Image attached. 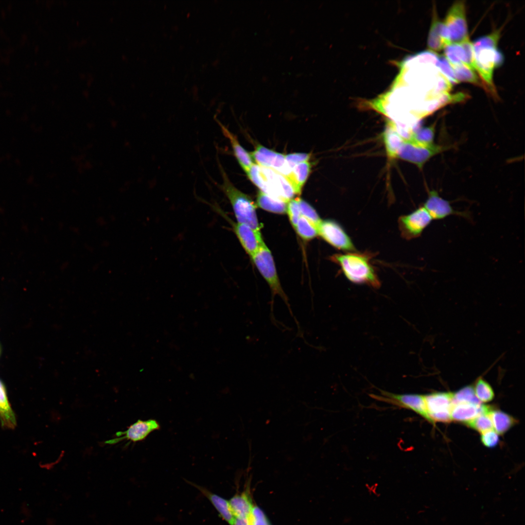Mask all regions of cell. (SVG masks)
<instances>
[{"label": "cell", "instance_id": "cell-1", "mask_svg": "<svg viewBox=\"0 0 525 525\" xmlns=\"http://www.w3.org/2000/svg\"><path fill=\"white\" fill-rule=\"evenodd\" d=\"M373 255L369 252L336 254L331 258L341 268L345 277L356 284H366L375 288L381 282L371 262Z\"/></svg>", "mask_w": 525, "mask_h": 525}, {"label": "cell", "instance_id": "cell-2", "mask_svg": "<svg viewBox=\"0 0 525 525\" xmlns=\"http://www.w3.org/2000/svg\"><path fill=\"white\" fill-rule=\"evenodd\" d=\"M218 165L222 178V183L219 187L229 200L237 222L247 225L261 234V226L258 219L255 204L248 195L235 187L220 162Z\"/></svg>", "mask_w": 525, "mask_h": 525}, {"label": "cell", "instance_id": "cell-3", "mask_svg": "<svg viewBox=\"0 0 525 525\" xmlns=\"http://www.w3.org/2000/svg\"><path fill=\"white\" fill-rule=\"evenodd\" d=\"M246 174L261 191L274 198L288 203L295 194L287 179L271 169L254 164Z\"/></svg>", "mask_w": 525, "mask_h": 525}, {"label": "cell", "instance_id": "cell-4", "mask_svg": "<svg viewBox=\"0 0 525 525\" xmlns=\"http://www.w3.org/2000/svg\"><path fill=\"white\" fill-rule=\"evenodd\" d=\"M500 32L496 31L475 39L472 44L475 70L494 92L492 76Z\"/></svg>", "mask_w": 525, "mask_h": 525}, {"label": "cell", "instance_id": "cell-5", "mask_svg": "<svg viewBox=\"0 0 525 525\" xmlns=\"http://www.w3.org/2000/svg\"><path fill=\"white\" fill-rule=\"evenodd\" d=\"M442 35L446 45L459 43L469 38L463 1H455L449 9L442 22Z\"/></svg>", "mask_w": 525, "mask_h": 525}, {"label": "cell", "instance_id": "cell-6", "mask_svg": "<svg viewBox=\"0 0 525 525\" xmlns=\"http://www.w3.org/2000/svg\"><path fill=\"white\" fill-rule=\"evenodd\" d=\"M257 269L266 281L273 294L280 296L288 305L287 297L283 291L271 253L263 243L251 257Z\"/></svg>", "mask_w": 525, "mask_h": 525}, {"label": "cell", "instance_id": "cell-7", "mask_svg": "<svg viewBox=\"0 0 525 525\" xmlns=\"http://www.w3.org/2000/svg\"><path fill=\"white\" fill-rule=\"evenodd\" d=\"M445 147L433 143L420 144L411 139H404L399 149L396 158H400L416 165L421 169L425 163L433 156L447 150Z\"/></svg>", "mask_w": 525, "mask_h": 525}, {"label": "cell", "instance_id": "cell-8", "mask_svg": "<svg viewBox=\"0 0 525 525\" xmlns=\"http://www.w3.org/2000/svg\"><path fill=\"white\" fill-rule=\"evenodd\" d=\"M433 220L423 206L411 213L400 216L398 223L401 235L406 240L420 237Z\"/></svg>", "mask_w": 525, "mask_h": 525}, {"label": "cell", "instance_id": "cell-9", "mask_svg": "<svg viewBox=\"0 0 525 525\" xmlns=\"http://www.w3.org/2000/svg\"><path fill=\"white\" fill-rule=\"evenodd\" d=\"M381 396L372 394L373 398L398 407L412 410L430 421L424 396L416 394H394L381 391Z\"/></svg>", "mask_w": 525, "mask_h": 525}, {"label": "cell", "instance_id": "cell-10", "mask_svg": "<svg viewBox=\"0 0 525 525\" xmlns=\"http://www.w3.org/2000/svg\"><path fill=\"white\" fill-rule=\"evenodd\" d=\"M317 230L318 235L334 247L347 251L356 250L350 237L337 222L332 220H322Z\"/></svg>", "mask_w": 525, "mask_h": 525}, {"label": "cell", "instance_id": "cell-11", "mask_svg": "<svg viewBox=\"0 0 525 525\" xmlns=\"http://www.w3.org/2000/svg\"><path fill=\"white\" fill-rule=\"evenodd\" d=\"M424 396L430 422H447L451 420L453 393L435 392Z\"/></svg>", "mask_w": 525, "mask_h": 525}, {"label": "cell", "instance_id": "cell-12", "mask_svg": "<svg viewBox=\"0 0 525 525\" xmlns=\"http://www.w3.org/2000/svg\"><path fill=\"white\" fill-rule=\"evenodd\" d=\"M213 210L221 215L231 225L233 231L247 254L251 257L264 243L261 234L258 233L245 224L233 222L217 206H213Z\"/></svg>", "mask_w": 525, "mask_h": 525}, {"label": "cell", "instance_id": "cell-13", "mask_svg": "<svg viewBox=\"0 0 525 525\" xmlns=\"http://www.w3.org/2000/svg\"><path fill=\"white\" fill-rule=\"evenodd\" d=\"M256 164L271 169L285 178L290 174L292 168L288 163L285 155L267 148L260 144L250 153Z\"/></svg>", "mask_w": 525, "mask_h": 525}, {"label": "cell", "instance_id": "cell-14", "mask_svg": "<svg viewBox=\"0 0 525 525\" xmlns=\"http://www.w3.org/2000/svg\"><path fill=\"white\" fill-rule=\"evenodd\" d=\"M423 206L433 220H442L451 215L462 217L468 220L472 218L470 212L455 210L450 201L441 197L435 190L428 192V198Z\"/></svg>", "mask_w": 525, "mask_h": 525}, {"label": "cell", "instance_id": "cell-15", "mask_svg": "<svg viewBox=\"0 0 525 525\" xmlns=\"http://www.w3.org/2000/svg\"><path fill=\"white\" fill-rule=\"evenodd\" d=\"M160 426L157 420L149 419L146 420H138L137 421L131 425L124 431L116 433L115 438L106 440L105 443L107 444H114L124 439L133 442L144 439L151 433L158 430Z\"/></svg>", "mask_w": 525, "mask_h": 525}, {"label": "cell", "instance_id": "cell-16", "mask_svg": "<svg viewBox=\"0 0 525 525\" xmlns=\"http://www.w3.org/2000/svg\"><path fill=\"white\" fill-rule=\"evenodd\" d=\"M443 48L451 65L463 63L473 70H475L472 44L469 38L459 43L446 44Z\"/></svg>", "mask_w": 525, "mask_h": 525}, {"label": "cell", "instance_id": "cell-17", "mask_svg": "<svg viewBox=\"0 0 525 525\" xmlns=\"http://www.w3.org/2000/svg\"><path fill=\"white\" fill-rule=\"evenodd\" d=\"M490 406L469 402L453 403L451 409V420L467 423L479 415L489 412Z\"/></svg>", "mask_w": 525, "mask_h": 525}, {"label": "cell", "instance_id": "cell-18", "mask_svg": "<svg viewBox=\"0 0 525 525\" xmlns=\"http://www.w3.org/2000/svg\"><path fill=\"white\" fill-rule=\"evenodd\" d=\"M190 484L198 490L202 494L210 501L223 520L229 525H232L235 517L231 510L229 501L204 487L192 483Z\"/></svg>", "mask_w": 525, "mask_h": 525}, {"label": "cell", "instance_id": "cell-19", "mask_svg": "<svg viewBox=\"0 0 525 525\" xmlns=\"http://www.w3.org/2000/svg\"><path fill=\"white\" fill-rule=\"evenodd\" d=\"M223 135L229 140L233 154L239 164L245 172L254 164L250 153L247 152L240 144L237 137L232 133L219 121H217Z\"/></svg>", "mask_w": 525, "mask_h": 525}, {"label": "cell", "instance_id": "cell-20", "mask_svg": "<svg viewBox=\"0 0 525 525\" xmlns=\"http://www.w3.org/2000/svg\"><path fill=\"white\" fill-rule=\"evenodd\" d=\"M383 139L387 156L390 159L396 158L397 152L404 140L394 124L388 121L383 133Z\"/></svg>", "mask_w": 525, "mask_h": 525}, {"label": "cell", "instance_id": "cell-21", "mask_svg": "<svg viewBox=\"0 0 525 525\" xmlns=\"http://www.w3.org/2000/svg\"><path fill=\"white\" fill-rule=\"evenodd\" d=\"M0 421L2 427L14 429L17 424L16 418L9 402L6 387L0 380Z\"/></svg>", "mask_w": 525, "mask_h": 525}, {"label": "cell", "instance_id": "cell-22", "mask_svg": "<svg viewBox=\"0 0 525 525\" xmlns=\"http://www.w3.org/2000/svg\"><path fill=\"white\" fill-rule=\"evenodd\" d=\"M311 167L309 161L297 164L292 168L290 174L286 178L292 187L295 194L301 193L311 173Z\"/></svg>", "mask_w": 525, "mask_h": 525}, {"label": "cell", "instance_id": "cell-23", "mask_svg": "<svg viewBox=\"0 0 525 525\" xmlns=\"http://www.w3.org/2000/svg\"><path fill=\"white\" fill-rule=\"evenodd\" d=\"M229 503L235 518H249L253 506L247 494L244 492L236 494L229 500Z\"/></svg>", "mask_w": 525, "mask_h": 525}, {"label": "cell", "instance_id": "cell-24", "mask_svg": "<svg viewBox=\"0 0 525 525\" xmlns=\"http://www.w3.org/2000/svg\"><path fill=\"white\" fill-rule=\"evenodd\" d=\"M287 204L284 201L274 198L259 191L257 196V205L262 209L277 214L286 212Z\"/></svg>", "mask_w": 525, "mask_h": 525}, {"label": "cell", "instance_id": "cell-25", "mask_svg": "<svg viewBox=\"0 0 525 525\" xmlns=\"http://www.w3.org/2000/svg\"><path fill=\"white\" fill-rule=\"evenodd\" d=\"M490 416L495 431L501 435L507 432L516 422V420L508 414L499 410H494L492 408L490 411Z\"/></svg>", "mask_w": 525, "mask_h": 525}, {"label": "cell", "instance_id": "cell-26", "mask_svg": "<svg viewBox=\"0 0 525 525\" xmlns=\"http://www.w3.org/2000/svg\"><path fill=\"white\" fill-rule=\"evenodd\" d=\"M442 22L438 20L436 12H434L432 23L428 37V46L434 51H440L445 45L441 34Z\"/></svg>", "mask_w": 525, "mask_h": 525}, {"label": "cell", "instance_id": "cell-27", "mask_svg": "<svg viewBox=\"0 0 525 525\" xmlns=\"http://www.w3.org/2000/svg\"><path fill=\"white\" fill-rule=\"evenodd\" d=\"M436 123L428 126L413 130L408 139L420 144L431 145L434 143Z\"/></svg>", "mask_w": 525, "mask_h": 525}, {"label": "cell", "instance_id": "cell-28", "mask_svg": "<svg viewBox=\"0 0 525 525\" xmlns=\"http://www.w3.org/2000/svg\"><path fill=\"white\" fill-rule=\"evenodd\" d=\"M451 66L455 78L459 82H466L478 86L481 85L478 77L474 72V70L466 65L461 63L458 65H451Z\"/></svg>", "mask_w": 525, "mask_h": 525}, {"label": "cell", "instance_id": "cell-29", "mask_svg": "<svg viewBox=\"0 0 525 525\" xmlns=\"http://www.w3.org/2000/svg\"><path fill=\"white\" fill-rule=\"evenodd\" d=\"M295 228L299 236L305 240H310L318 235L317 227L302 216Z\"/></svg>", "mask_w": 525, "mask_h": 525}, {"label": "cell", "instance_id": "cell-30", "mask_svg": "<svg viewBox=\"0 0 525 525\" xmlns=\"http://www.w3.org/2000/svg\"><path fill=\"white\" fill-rule=\"evenodd\" d=\"M477 398L482 402H488L492 400L494 394L490 384L482 378H479L473 388Z\"/></svg>", "mask_w": 525, "mask_h": 525}, {"label": "cell", "instance_id": "cell-31", "mask_svg": "<svg viewBox=\"0 0 525 525\" xmlns=\"http://www.w3.org/2000/svg\"><path fill=\"white\" fill-rule=\"evenodd\" d=\"M459 402L481 404V402L476 397L473 387L471 386H465L453 394V403Z\"/></svg>", "mask_w": 525, "mask_h": 525}, {"label": "cell", "instance_id": "cell-32", "mask_svg": "<svg viewBox=\"0 0 525 525\" xmlns=\"http://www.w3.org/2000/svg\"><path fill=\"white\" fill-rule=\"evenodd\" d=\"M490 411L479 415L468 422L467 424L471 428L481 433L492 430L493 425L490 416Z\"/></svg>", "mask_w": 525, "mask_h": 525}, {"label": "cell", "instance_id": "cell-33", "mask_svg": "<svg viewBox=\"0 0 525 525\" xmlns=\"http://www.w3.org/2000/svg\"><path fill=\"white\" fill-rule=\"evenodd\" d=\"M301 216H303L315 226H318L322 220L314 208L307 202L300 198H297Z\"/></svg>", "mask_w": 525, "mask_h": 525}, {"label": "cell", "instance_id": "cell-34", "mask_svg": "<svg viewBox=\"0 0 525 525\" xmlns=\"http://www.w3.org/2000/svg\"><path fill=\"white\" fill-rule=\"evenodd\" d=\"M435 65L447 77L448 81L452 84H457L459 82L455 78L453 69L448 59L444 56L438 57Z\"/></svg>", "mask_w": 525, "mask_h": 525}, {"label": "cell", "instance_id": "cell-35", "mask_svg": "<svg viewBox=\"0 0 525 525\" xmlns=\"http://www.w3.org/2000/svg\"><path fill=\"white\" fill-rule=\"evenodd\" d=\"M286 212L290 221L295 228L301 216L297 198L292 199L287 204Z\"/></svg>", "mask_w": 525, "mask_h": 525}, {"label": "cell", "instance_id": "cell-36", "mask_svg": "<svg viewBox=\"0 0 525 525\" xmlns=\"http://www.w3.org/2000/svg\"><path fill=\"white\" fill-rule=\"evenodd\" d=\"M249 520L250 525H270L265 514L257 506L253 507Z\"/></svg>", "mask_w": 525, "mask_h": 525}, {"label": "cell", "instance_id": "cell-37", "mask_svg": "<svg viewBox=\"0 0 525 525\" xmlns=\"http://www.w3.org/2000/svg\"><path fill=\"white\" fill-rule=\"evenodd\" d=\"M481 440L485 446L492 448L497 445L499 442V436L498 434L492 429L482 433Z\"/></svg>", "mask_w": 525, "mask_h": 525}, {"label": "cell", "instance_id": "cell-38", "mask_svg": "<svg viewBox=\"0 0 525 525\" xmlns=\"http://www.w3.org/2000/svg\"><path fill=\"white\" fill-rule=\"evenodd\" d=\"M311 155L304 153H295L285 155V158L291 168L299 163L308 161Z\"/></svg>", "mask_w": 525, "mask_h": 525}, {"label": "cell", "instance_id": "cell-39", "mask_svg": "<svg viewBox=\"0 0 525 525\" xmlns=\"http://www.w3.org/2000/svg\"><path fill=\"white\" fill-rule=\"evenodd\" d=\"M232 525H250L249 518H235Z\"/></svg>", "mask_w": 525, "mask_h": 525}]
</instances>
